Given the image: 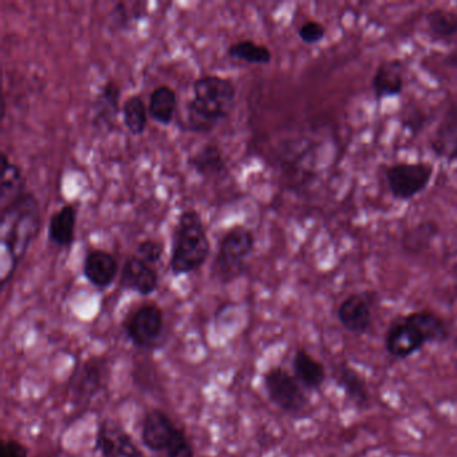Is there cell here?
Here are the masks:
<instances>
[{"instance_id":"4316f807","label":"cell","mask_w":457,"mask_h":457,"mask_svg":"<svg viewBox=\"0 0 457 457\" xmlns=\"http://www.w3.org/2000/svg\"><path fill=\"white\" fill-rule=\"evenodd\" d=\"M148 120V105L144 103L140 95L132 96L125 100L124 105H122V121L130 135H144Z\"/></svg>"},{"instance_id":"8992f818","label":"cell","mask_w":457,"mask_h":457,"mask_svg":"<svg viewBox=\"0 0 457 457\" xmlns=\"http://www.w3.org/2000/svg\"><path fill=\"white\" fill-rule=\"evenodd\" d=\"M435 168L429 162H395L385 170V180L393 199L409 202L427 191Z\"/></svg>"},{"instance_id":"f546056e","label":"cell","mask_w":457,"mask_h":457,"mask_svg":"<svg viewBox=\"0 0 457 457\" xmlns=\"http://www.w3.org/2000/svg\"><path fill=\"white\" fill-rule=\"evenodd\" d=\"M298 37L307 46H315L326 38V28L320 21H306L298 29Z\"/></svg>"},{"instance_id":"4fadbf2b","label":"cell","mask_w":457,"mask_h":457,"mask_svg":"<svg viewBox=\"0 0 457 457\" xmlns=\"http://www.w3.org/2000/svg\"><path fill=\"white\" fill-rule=\"evenodd\" d=\"M120 286L125 290L148 296L159 287V274L154 266L132 255L124 262L120 274Z\"/></svg>"},{"instance_id":"1f68e13d","label":"cell","mask_w":457,"mask_h":457,"mask_svg":"<svg viewBox=\"0 0 457 457\" xmlns=\"http://www.w3.org/2000/svg\"><path fill=\"white\" fill-rule=\"evenodd\" d=\"M167 457H195V451L192 444L187 438L186 433L179 429L173 437L172 443L168 446Z\"/></svg>"},{"instance_id":"44dd1931","label":"cell","mask_w":457,"mask_h":457,"mask_svg":"<svg viewBox=\"0 0 457 457\" xmlns=\"http://www.w3.org/2000/svg\"><path fill=\"white\" fill-rule=\"evenodd\" d=\"M336 382L353 405L358 409L368 408L370 393L365 379L355 369L346 363L338 365L336 370Z\"/></svg>"},{"instance_id":"ffe728a7","label":"cell","mask_w":457,"mask_h":457,"mask_svg":"<svg viewBox=\"0 0 457 457\" xmlns=\"http://www.w3.org/2000/svg\"><path fill=\"white\" fill-rule=\"evenodd\" d=\"M425 33L438 44H453L457 39V12L453 10H430L425 15Z\"/></svg>"},{"instance_id":"9a60e30c","label":"cell","mask_w":457,"mask_h":457,"mask_svg":"<svg viewBox=\"0 0 457 457\" xmlns=\"http://www.w3.org/2000/svg\"><path fill=\"white\" fill-rule=\"evenodd\" d=\"M82 272L90 285L100 290H105L116 280L119 275V263L108 251L92 250L85 256Z\"/></svg>"},{"instance_id":"2e32d148","label":"cell","mask_w":457,"mask_h":457,"mask_svg":"<svg viewBox=\"0 0 457 457\" xmlns=\"http://www.w3.org/2000/svg\"><path fill=\"white\" fill-rule=\"evenodd\" d=\"M121 87L117 82L108 81L103 85L93 104V125L98 130L113 129L120 114Z\"/></svg>"},{"instance_id":"4dcf8cb0","label":"cell","mask_w":457,"mask_h":457,"mask_svg":"<svg viewBox=\"0 0 457 457\" xmlns=\"http://www.w3.org/2000/svg\"><path fill=\"white\" fill-rule=\"evenodd\" d=\"M162 253H164V247H162V243L154 239H146L137 245L135 255L138 256L141 261L154 266V264L159 263Z\"/></svg>"},{"instance_id":"3957f363","label":"cell","mask_w":457,"mask_h":457,"mask_svg":"<svg viewBox=\"0 0 457 457\" xmlns=\"http://www.w3.org/2000/svg\"><path fill=\"white\" fill-rule=\"evenodd\" d=\"M210 253V237L202 215L195 210L184 211L173 229L170 272L175 277H181L197 271L204 266Z\"/></svg>"},{"instance_id":"836d02e7","label":"cell","mask_w":457,"mask_h":457,"mask_svg":"<svg viewBox=\"0 0 457 457\" xmlns=\"http://www.w3.org/2000/svg\"><path fill=\"white\" fill-rule=\"evenodd\" d=\"M453 346H454V349L457 350V334H456V337H454V338H453Z\"/></svg>"},{"instance_id":"8fae6325","label":"cell","mask_w":457,"mask_h":457,"mask_svg":"<svg viewBox=\"0 0 457 457\" xmlns=\"http://www.w3.org/2000/svg\"><path fill=\"white\" fill-rule=\"evenodd\" d=\"M429 149L435 157L446 164L457 162V103L451 101L436 125L429 140Z\"/></svg>"},{"instance_id":"277c9868","label":"cell","mask_w":457,"mask_h":457,"mask_svg":"<svg viewBox=\"0 0 457 457\" xmlns=\"http://www.w3.org/2000/svg\"><path fill=\"white\" fill-rule=\"evenodd\" d=\"M255 248V235L247 227L235 226L221 237L211 267V277L229 285L247 271V262Z\"/></svg>"},{"instance_id":"9c48e42d","label":"cell","mask_w":457,"mask_h":457,"mask_svg":"<svg viewBox=\"0 0 457 457\" xmlns=\"http://www.w3.org/2000/svg\"><path fill=\"white\" fill-rule=\"evenodd\" d=\"M96 449L103 457H146L132 436L113 420H104L98 425Z\"/></svg>"},{"instance_id":"5bb4252c","label":"cell","mask_w":457,"mask_h":457,"mask_svg":"<svg viewBox=\"0 0 457 457\" xmlns=\"http://www.w3.org/2000/svg\"><path fill=\"white\" fill-rule=\"evenodd\" d=\"M179 428L167 413L159 409L146 413L141 425V441L152 452L167 451Z\"/></svg>"},{"instance_id":"52a82bcc","label":"cell","mask_w":457,"mask_h":457,"mask_svg":"<svg viewBox=\"0 0 457 457\" xmlns=\"http://www.w3.org/2000/svg\"><path fill=\"white\" fill-rule=\"evenodd\" d=\"M164 330V314L157 304L138 307L125 325L128 338L136 347L152 349L159 344Z\"/></svg>"},{"instance_id":"e0dca14e","label":"cell","mask_w":457,"mask_h":457,"mask_svg":"<svg viewBox=\"0 0 457 457\" xmlns=\"http://www.w3.org/2000/svg\"><path fill=\"white\" fill-rule=\"evenodd\" d=\"M293 374L306 390H320L326 381V369L307 350L298 349L293 357Z\"/></svg>"},{"instance_id":"d6a6232c","label":"cell","mask_w":457,"mask_h":457,"mask_svg":"<svg viewBox=\"0 0 457 457\" xmlns=\"http://www.w3.org/2000/svg\"><path fill=\"white\" fill-rule=\"evenodd\" d=\"M443 65L457 71V49L446 53L445 57L443 58Z\"/></svg>"},{"instance_id":"7402d4cb","label":"cell","mask_w":457,"mask_h":457,"mask_svg":"<svg viewBox=\"0 0 457 457\" xmlns=\"http://www.w3.org/2000/svg\"><path fill=\"white\" fill-rule=\"evenodd\" d=\"M77 208L73 204L63 205L52 216L47 227V237L58 248H69L76 239Z\"/></svg>"},{"instance_id":"cb8c5ba5","label":"cell","mask_w":457,"mask_h":457,"mask_svg":"<svg viewBox=\"0 0 457 457\" xmlns=\"http://www.w3.org/2000/svg\"><path fill=\"white\" fill-rule=\"evenodd\" d=\"M103 370L100 361H90L74 371L73 378L71 379V393L79 403L89 401L98 393L103 384Z\"/></svg>"},{"instance_id":"7a4b0ae2","label":"cell","mask_w":457,"mask_h":457,"mask_svg":"<svg viewBox=\"0 0 457 457\" xmlns=\"http://www.w3.org/2000/svg\"><path fill=\"white\" fill-rule=\"evenodd\" d=\"M194 97L187 104V130L210 133L228 119L237 103L234 82L219 76H204L194 82Z\"/></svg>"},{"instance_id":"d4e9b609","label":"cell","mask_w":457,"mask_h":457,"mask_svg":"<svg viewBox=\"0 0 457 457\" xmlns=\"http://www.w3.org/2000/svg\"><path fill=\"white\" fill-rule=\"evenodd\" d=\"M176 109H178V96L172 87L162 85L151 93L148 113L152 121L168 127L175 119Z\"/></svg>"},{"instance_id":"ba28073f","label":"cell","mask_w":457,"mask_h":457,"mask_svg":"<svg viewBox=\"0 0 457 457\" xmlns=\"http://www.w3.org/2000/svg\"><path fill=\"white\" fill-rule=\"evenodd\" d=\"M376 302V293L371 291H358L347 295L337 309V318L342 328L355 336L368 333L373 322Z\"/></svg>"},{"instance_id":"484cf974","label":"cell","mask_w":457,"mask_h":457,"mask_svg":"<svg viewBox=\"0 0 457 457\" xmlns=\"http://www.w3.org/2000/svg\"><path fill=\"white\" fill-rule=\"evenodd\" d=\"M26 191L22 170L10 162L6 152H2V178H0V207L12 203Z\"/></svg>"},{"instance_id":"83f0119b","label":"cell","mask_w":457,"mask_h":457,"mask_svg":"<svg viewBox=\"0 0 457 457\" xmlns=\"http://www.w3.org/2000/svg\"><path fill=\"white\" fill-rule=\"evenodd\" d=\"M228 55L232 60L248 65H269L272 61V53L264 45L256 44L253 39L235 42L228 47Z\"/></svg>"},{"instance_id":"d6986e66","label":"cell","mask_w":457,"mask_h":457,"mask_svg":"<svg viewBox=\"0 0 457 457\" xmlns=\"http://www.w3.org/2000/svg\"><path fill=\"white\" fill-rule=\"evenodd\" d=\"M189 167L204 179L221 178L228 172L226 157L220 146L216 144H205L196 154L188 159Z\"/></svg>"},{"instance_id":"f1b7e54d","label":"cell","mask_w":457,"mask_h":457,"mask_svg":"<svg viewBox=\"0 0 457 457\" xmlns=\"http://www.w3.org/2000/svg\"><path fill=\"white\" fill-rule=\"evenodd\" d=\"M433 116L419 104H409L401 109L400 125L411 140L419 137L432 122Z\"/></svg>"},{"instance_id":"ac0fdd59","label":"cell","mask_w":457,"mask_h":457,"mask_svg":"<svg viewBox=\"0 0 457 457\" xmlns=\"http://www.w3.org/2000/svg\"><path fill=\"white\" fill-rule=\"evenodd\" d=\"M403 318L424 336L427 344H443L451 337L446 320L432 310H416Z\"/></svg>"},{"instance_id":"7c38bea8","label":"cell","mask_w":457,"mask_h":457,"mask_svg":"<svg viewBox=\"0 0 457 457\" xmlns=\"http://www.w3.org/2000/svg\"><path fill=\"white\" fill-rule=\"evenodd\" d=\"M427 341L424 336L408 322L405 318L395 320L387 328L385 347L390 357L406 360L424 349Z\"/></svg>"},{"instance_id":"30bf717a","label":"cell","mask_w":457,"mask_h":457,"mask_svg":"<svg viewBox=\"0 0 457 457\" xmlns=\"http://www.w3.org/2000/svg\"><path fill=\"white\" fill-rule=\"evenodd\" d=\"M406 84V63L400 58L382 61L371 77L370 87L377 104L403 95Z\"/></svg>"},{"instance_id":"6da1fadb","label":"cell","mask_w":457,"mask_h":457,"mask_svg":"<svg viewBox=\"0 0 457 457\" xmlns=\"http://www.w3.org/2000/svg\"><path fill=\"white\" fill-rule=\"evenodd\" d=\"M41 228V204L33 192L25 191L0 207L2 285H6L25 258Z\"/></svg>"},{"instance_id":"5b68a950","label":"cell","mask_w":457,"mask_h":457,"mask_svg":"<svg viewBox=\"0 0 457 457\" xmlns=\"http://www.w3.org/2000/svg\"><path fill=\"white\" fill-rule=\"evenodd\" d=\"M263 385L271 403L288 416L298 419L309 409V397L304 392L306 389L286 369L280 366L270 369L264 374Z\"/></svg>"},{"instance_id":"603a6c76","label":"cell","mask_w":457,"mask_h":457,"mask_svg":"<svg viewBox=\"0 0 457 457\" xmlns=\"http://www.w3.org/2000/svg\"><path fill=\"white\" fill-rule=\"evenodd\" d=\"M440 235V226L433 220H422L409 227L401 237V248L409 255H421L432 247Z\"/></svg>"}]
</instances>
